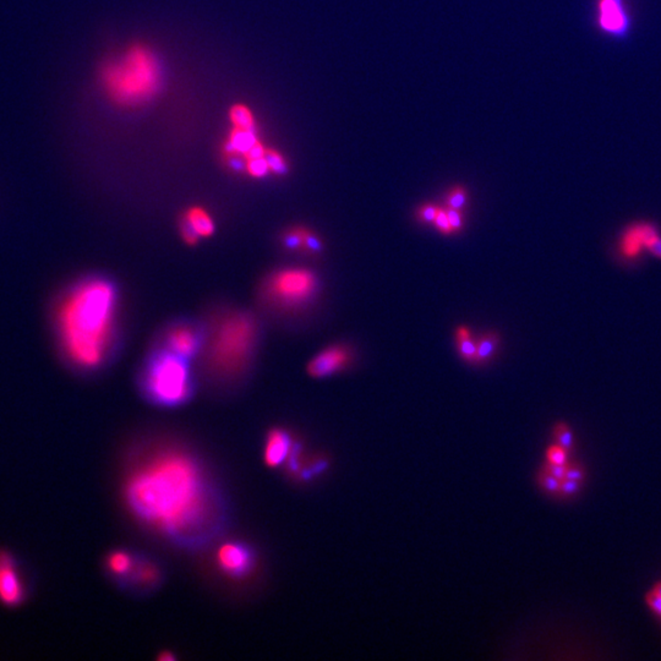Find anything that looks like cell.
<instances>
[{"instance_id": "6da1fadb", "label": "cell", "mask_w": 661, "mask_h": 661, "mask_svg": "<svg viewBox=\"0 0 661 661\" xmlns=\"http://www.w3.org/2000/svg\"><path fill=\"white\" fill-rule=\"evenodd\" d=\"M125 504L137 521L174 544L202 545L222 528L224 508L197 457L158 448L132 467Z\"/></svg>"}, {"instance_id": "7a4b0ae2", "label": "cell", "mask_w": 661, "mask_h": 661, "mask_svg": "<svg viewBox=\"0 0 661 661\" xmlns=\"http://www.w3.org/2000/svg\"><path fill=\"white\" fill-rule=\"evenodd\" d=\"M116 304V288L102 278L82 282L65 297L58 310V327L74 365L96 369L106 360L114 338Z\"/></svg>"}, {"instance_id": "3957f363", "label": "cell", "mask_w": 661, "mask_h": 661, "mask_svg": "<svg viewBox=\"0 0 661 661\" xmlns=\"http://www.w3.org/2000/svg\"><path fill=\"white\" fill-rule=\"evenodd\" d=\"M99 82L104 94L120 107H137L161 91L162 64L152 48L135 43L121 56L103 63Z\"/></svg>"}, {"instance_id": "277c9868", "label": "cell", "mask_w": 661, "mask_h": 661, "mask_svg": "<svg viewBox=\"0 0 661 661\" xmlns=\"http://www.w3.org/2000/svg\"><path fill=\"white\" fill-rule=\"evenodd\" d=\"M257 339V324L247 312H232L216 324L206 348V362L217 375L233 376L248 365Z\"/></svg>"}, {"instance_id": "5b68a950", "label": "cell", "mask_w": 661, "mask_h": 661, "mask_svg": "<svg viewBox=\"0 0 661 661\" xmlns=\"http://www.w3.org/2000/svg\"><path fill=\"white\" fill-rule=\"evenodd\" d=\"M142 387L154 404L178 407L192 397V374L187 359L164 349L146 369Z\"/></svg>"}, {"instance_id": "8992f818", "label": "cell", "mask_w": 661, "mask_h": 661, "mask_svg": "<svg viewBox=\"0 0 661 661\" xmlns=\"http://www.w3.org/2000/svg\"><path fill=\"white\" fill-rule=\"evenodd\" d=\"M614 249L616 259L627 266L647 255L661 261V228L648 219L632 221L620 231Z\"/></svg>"}, {"instance_id": "52a82bcc", "label": "cell", "mask_w": 661, "mask_h": 661, "mask_svg": "<svg viewBox=\"0 0 661 661\" xmlns=\"http://www.w3.org/2000/svg\"><path fill=\"white\" fill-rule=\"evenodd\" d=\"M317 288V278L307 269H279L264 282V294L281 307H297L312 298Z\"/></svg>"}, {"instance_id": "ba28073f", "label": "cell", "mask_w": 661, "mask_h": 661, "mask_svg": "<svg viewBox=\"0 0 661 661\" xmlns=\"http://www.w3.org/2000/svg\"><path fill=\"white\" fill-rule=\"evenodd\" d=\"M32 583L25 563L14 551L0 547V605L16 609L29 602Z\"/></svg>"}, {"instance_id": "9c48e42d", "label": "cell", "mask_w": 661, "mask_h": 661, "mask_svg": "<svg viewBox=\"0 0 661 661\" xmlns=\"http://www.w3.org/2000/svg\"><path fill=\"white\" fill-rule=\"evenodd\" d=\"M597 25L611 37L622 39L631 31V15L625 0H597Z\"/></svg>"}, {"instance_id": "30bf717a", "label": "cell", "mask_w": 661, "mask_h": 661, "mask_svg": "<svg viewBox=\"0 0 661 661\" xmlns=\"http://www.w3.org/2000/svg\"><path fill=\"white\" fill-rule=\"evenodd\" d=\"M216 557L221 571L234 578L247 576L255 565L254 551L240 542H224L219 546Z\"/></svg>"}, {"instance_id": "8fae6325", "label": "cell", "mask_w": 661, "mask_h": 661, "mask_svg": "<svg viewBox=\"0 0 661 661\" xmlns=\"http://www.w3.org/2000/svg\"><path fill=\"white\" fill-rule=\"evenodd\" d=\"M350 360L352 354L347 347H329L307 364V374L314 379H324L344 370Z\"/></svg>"}, {"instance_id": "7c38bea8", "label": "cell", "mask_w": 661, "mask_h": 661, "mask_svg": "<svg viewBox=\"0 0 661 661\" xmlns=\"http://www.w3.org/2000/svg\"><path fill=\"white\" fill-rule=\"evenodd\" d=\"M166 347V349L182 358H192L201 348L200 334L189 324L175 326L167 333Z\"/></svg>"}, {"instance_id": "4fadbf2b", "label": "cell", "mask_w": 661, "mask_h": 661, "mask_svg": "<svg viewBox=\"0 0 661 661\" xmlns=\"http://www.w3.org/2000/svg\"><path fill=\"white\" fill-rule=\"evenodd\" d=\"M293 448V441L286 430L273 429L269 431L264 442V463L271 468L281 467L284 462L289 459Z\"/></svg>"}, {"instance_id": "5bb4252c", "label": "cell", "mask_w": 661, "mask_h": 661, "mask_svg": "<svg viewBox=\"0 0 661 661\" xmlns=\"http://www.w3.org/2000/svg\"><path fill=\"white\" fill-rule=\"evenodd\" d=\"M260 142L257 136V129H232L229 137L227 140L224 146V154L227 159H233V158L243 157L248 154L249 151Z\"/></svg>"}, {"instance_id": "9a60e30c", "label": "cell", "mask_w": 661, "mask_h": 661, "mask_svg": "<svg viewBox=\"0 0 661 661\" xmlns=\"http://www.w3.org/2000/svg\"><path fill=\"white\" fill-rule=\"evenodd\" d=\"M182 222L187 224L199 238H209L216 229L214 218L207 209L201 206L189 207L184 212Z\"/></svg>"}, {"instance_id": "2e32d148", "label": "cell", "mask_w": 661, "mask_h": 661, "mask_svg": "<svg viewBox=\"0 0 661 661\" xmlns=\"http://www.w3.org/2000/svg\"><path fill=\"white\" fill-rule=\"evenodd\" d=\"M137 559L126 550H116L108 555L106 559V568L111 576L116 580H130L134 568L136 566Z\"/></svg>"}, {"instance_id": "e0dca14e", "label": "cell", "mask_w": 661, "mask_h": 661, "mask_svg": "<svg viewBox=\"0 0 661 661\" xmlns=\"http://www.w3.org/2000/svg\"><path fill=\"white\" fill-rule=\"evenodd\" d=\"M161 578V571L156 563L149 560L137 559L136 566L134 568L130 580L135 585L141 587H152L157 585Z\"/></svg>"}, {"instance_id": "ac0fdd59", "label": "cell", "mask_w": 661, "mask_h": 661, "mask_svg": "<svg viewBox=\"0 0 661 661\" xmlns=\"http://www.w3.org/2000/svg\"><path fill=\"white\" fill-rule=\"evenodd\" d=\"M500 337L497 333L489 332L482 334V337L477 341V355H475V364L482 365L487 363L490 359L494 358V355L499 348Z\"/></svg>"}, {"instance_id": "d6986e66", "label": "cell", "mask_w": 661, "mask_h": 661, "mask_svg": "<svg viewBox=\"0 0 661 661\" xmlns=\"http://www.w3.org/2000/svg\"><path fill=\"white\" fill-rule=\"evenodd\" d=\"M457 344L458 350L462 358L464 359L468 363L475 364V355H477V342L473 341L472 334L468 327H459L457 329Z\"/></svg>"}, {"instance_id": "ffe728a7", "label": "cell", "mask_w": 661, "mask_h": 661, "mask_svg": "<svg viewBox=\"0 0 661 661\" xmlns=\"http://www.w3.org/2000/svg\"><path fill=\"white\" fill-rule=\"evenodd\" d=\"M229 119L234 128L254 129L255 128V116L252 109L245 104H234L229 111Z\"/></svg>"}, {"instance_id": "44dd1931", "label": "cell", "mask_w": 661, "mask_h": 661, "mask_svg": "<svg viewBox=\"0 0 661 661\" xmlns=\"http://www.w3.org/2000/svg\"><path fill=\"white\" fill-rule=\"evenodd\" d=\"M307 228L305 227H293L283 234V244L288 250L302 252L304 250V242Z\"/></svg>"}, {"instance_id": "7402d4cb", "label": "cell", "mask_w": 661, "mask_h": 661, "mask_svg": "<svg viewBox=\"0 0 661 661\" xmlns=\"http://www.w3.org/2000/svg\"><path fill=\"white\" fill-rule=\"evenodd\" d=\"M552 435L556 439L555 444L562 446L568 451H571L572 447L575 446L573 432H572L571 427L566 422H556L554 425V429H552Z\"/></svg>"}, {"instance_id": "603a6c76", "label": "cell", "mask_w": 661, "mask_h": 661, "mask_svg": "<svg viewBox=\"0 0 661 661\" xmlns=\"http://www.w3.org/2000/svg\"><path fill=\"white\" fill-rule=\"evenodd\" d=\"M537 484H539L542 490L547 492V494H550V495H559L561 480L554 477V475L549 473V472L542 469V468L539 475H537Z\"/></svg>"}, {"instance_id": "cb8c5ba5", "label": "cell", "mask_w": 661, "mask_h": 661, "mask_svg": "<svg viewBox=\"0 0 661 661\" xmlns=\"http://www.w3.org/2000/svg\"><path fill=\"white\" fill-rule=\"evenodd\" d=\"M245 169L248 172L249 175H252V178H264V175L271 173L266 156L249 159L245 162Z\"/></svg>"}, {"instance_id": "d4e9b609", "label": "cell", "mask_w": 661, "mask_h": 661, "mask_svg": "<svg viewBox=\"0 0 661 661\" xmlns=\"http://www.w3.org/2000/svg\"><path fill=\"white\" fill-rule=\"evenodd\" d=\"M266 159L269 162V171L273 174H284L288 172V163L278 151L267 149Z\"/></svg>"}, {"instance_id": "484cf974", "label": "cell", "mask_w": 661, "mask_h": 661, "mask_svg": "<svg viewBox=\"0 0 661 661\" xmlns=\"http://www.w3.org/2000/svg\"><path fill=\"white\" fill-rule=\"evenodd\" d=\"M446 201H447V205H446L447 207L463 211L468 202V192L467 189L462 188V187H454L451 192H448Z\"/></svg>"}, {"instance_id": "4316f807", "label": "cell", "mask_w": 661, "mask_h": 661, "mask_svg": "<svg viewBox=\"0 0 661 661\" xmlns=\"http://www.w3.org/2000/svg\"><path fill=\"white\" fill-rule=\"evenodd\" d=\"M568 452H570L568 449L560 444H551L550 447L546 449V463L557 465L567 464Z\"/></svg>"}, {"instance_id": "83f0119b", "label": "cell", "mask_w": 661, "mask_h": 661, "mask_svg": "<svg viewBox=\"0 0 661 661\" xmlns=\"http://www.w3.org/2000/svg\"><path fill=\"white\" fill-rule=\"evenodd\" d=\"M434 226H435L436 228H437V231H439V233H442V234L451 235L454 233L452 226H451V223H449V219H448L447 212H446V209H444V207H439V214L436 216Z\"/></svg>"}, {"instance_id": "f1b7e54d", "label": "cell", "mask_w": 661, "mask_h": 661, "mask_svg": "<svg viewBox=\"0 0 661 661\" xmlns=\"http://www.w3.org/2000/svg\"><path fill=\"white\" fill-rule=\"evenodd\" d=\"M580 487H582V482L565 478L561 480L559 495L562 497H572L580 492Z\"/></svg>"}, {"instance_id": "f546056e", "label": "cell", "mask_w": 661, "mask_h": 661, "mask_svg": "<svg viewBox=\"0 0 661 661\" xmlns=\"http://www.w3.org/2000/svg\"><path fill=\"white\" fill-rule=\"evenodd\" d=\"M304 250L309 254H319L322 252V242L317 235L314 234L312 231L307 229L305 235V242H304Z\"/></svg>"}, {"instance_id": "4dcf8cb0", "label": "cell", "mask_w": 661, "mask_h": 661, "mask_svg": "<svg viewBox=\"0 0 661 661\" xmlns=\"http://www.w3.org/2000/svg\"><path fill=\"white\" fill-rule=\"evenodd\" d=\"M439 207L435 205H424L418 209L419 221L429 224H434L436 216L439 214Z\"/></svg>"}, {"instance_id": "1f68e13d", "label": "cell", "mask_w": 661, "mask_h": 661, "mask_svg": "<svg viewBox=\"0 0 661 661\" xmlns=\"http://www.w3.org/2000/svg\"><path fill=\"white\" fill-rule=\"evenodd\" d=\"M444 209H446V212H447L448 219H449V223H451V226H452L453 232L457 233V232L462 231L463 224H464L462 209H451V207H447V206H446Z\"/></svg>"}, {"instance_id": "d6a6232c", "label": "cell", "mask_w": 661, "mask_h": 661, "mask_svg": "<svg viewBox=\"0 0 661 661\" xmlns=\"http://www.w3.org/2000/svg\"><path fill=\"white\" fill-rule=\"evenodd\" d=\"M565 478L577 480V482H583L585 478V468L580 464H577V463L567 464V472H566Z\"/></svg>"}, {"instance_id": "836d02e7", "label": "cell", "mask_w": 661, "mask_h": 661, "mask_svg": "<svg viewBox=\"0 0 661 661\" xmlns=\"http://www.w3.org/2000/svg\"><path fill=\"white\" fill-rule=\"evenodd\" d=\"M180 235H182V239L184 240V243L188 244L190 247L197 245V244L199 243V240H200V238H199L187 224H184L183 222L180 223Z\"/></svg>"}, {"instance_id": "e575fe53", "label": "cell", "mask_w": 661, "mask_h": 661, "mask_svg": "<svg viewBox=\"0 0 661 661\" xmlns=\"http://www.w3.org/2000/svg\"><path fill=\"white\" fill-rule=\"evenodd\" d=\"M645 602H647L649 609L653 611L654 614L661 616V597H659L657 594L654 593L653 590H652V592L647 594Z\"/></svg>"}, {"instance_id": "d590c367", "label": "cell", "mask_w": 661, "mask_h": 661, "mask_svg": "<svg viewBox=\"0 0 661 661\" xmlns=\"http://www.w3.org/2000/svg\"><path fill=\"white\" fill-rule=\"evenodd\" d=\"M567 464L557 465L550 464V463H545V465L542 467V469L546 470V472H549L550 474H552L554 477L560 479V480H563L565 477H566V472H567Z\"/></svg>"}, {"instance_id": "8d00e7d4", "label": "cell", "mask_w": 661, "mask_h": 661, "mask_svg": "<svg viewBox=\"0 0 661 661\" xmlns=\"http://www.w3.org/2000/svg\"><path fill=\"white\" fill-rule=\"evenodd\" d=\"M652 590H653L654 593L657 594L659 597H661V582L654 585V588L652 589Z\"/></svg>"}]
</instances>
